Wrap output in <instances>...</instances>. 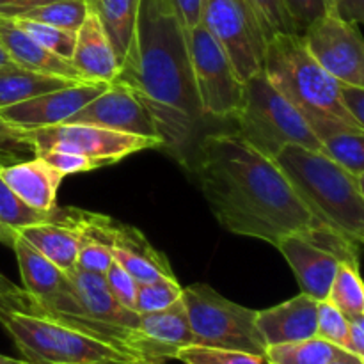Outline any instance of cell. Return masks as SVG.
<instances>
[{"mask_svg": "<svg viewBox=\"0 0 364 364\" xmlns=\"http://www.w3.org/2000/svg\"><path fill=\"white\" fill-rule=\"evenodd\" d=\"M25 141L36 153L70 151L100 160L103 166H114L134 153L149 148H162L160 141L139 135L121 134L91 124H55L23 132Z\"/></svg>", "mask_w": 364, "mask_h": 364, "instance_id": "cell-11", "label": "cell"}, {"mask_svg": "<svg viewBox=\"0 0 364 364\" xmlns=\"http://www.w3.org/2000/svg\"><path fill=\"white\" fill-rule=\"evenodd\" d=\"M36 156H41L45 162H48L53 169L59 171L63 176L77 173H89V171L105 167L100 160L91 159V156L78 155V153L70 151H41L36 153Z\"/></svg>", "mask_w": 364, "mask_h": 364, "instance_id": "cell-38", "label": "cell"}, {"mask_svg": "<svg viewBox=\"0 0 364 364\" xmlns=\"http://www.w3.org/2000/svg\"><path fill=\"white\" fill-rule=\"evenodd\" d=\"M341 348L318 336L291 343L270 345L265 358L270 364H327L333 361Z\"/></svg>", "mask_w": 364, "mask_h": 364, "instance_id": "cell-27", "label": "cell"}, {"mask_svg": "<svg viewBox=\"0 0 364 364\" xmlns=\"http://www.w3.org/2000/svg\"><path fill=\"white\" fill-rule=\"evenodd\" d=\"M283 2L295 27V34L299 36L313 21L334 11V0H283Z\"/></svg>", "mask_w": 364, "mask_h": 364, "instance_id": "cell-37", "label": "cell"}, {"mask_svg": "<svg viewBox=\"0 0 364 364\" xmlns=\"http://www.w3.org/2000/svg\"><path fill=\"white\" fill-rule=\"evenodd\" d=\"M85 4L102 23L116 53L117 64L123 70L134 53L141 0H85Z\"/></svg>", "mask_w": 364, "mask_h": 364, "instance_id": "cell-24", "label": "cell"}, {"mask_svg": "<svg viewBox=\"0 0 364 364\" xmlns=\"http://www.w3.org/2000/svg\"><path fill=\"white\" fill-rule=\"evenodd\" d=\"M107 235L114 262L123 267L139 284L174 277L169 259L156 251L137 228L119 224L109 217Z\"/></svg>", "mask_w": 364, "mask_h": 364, "instance_id": "cell-17", "label": "cell"}, {"mask_svg": "<svg viewBox=\"0 0 364 364\" xmlns=\"http://www.w3.org/2000/svg\"><path fill=\"white\" fill-rule=\"evenodd\" d=\"M327 364H364V359L358 358V355L350 354V352H347V350H343V348H341V350L338 352L336 358H334L333 361L327 363Z\"/></svg>", "mask_w": 364, "mask_h": 364, "instance_id": "cell-47", "label": "cell"}, {"mask_svg": "<svg viewBox=\"0 0 364 364\" xmlns=\"http://www.w3.org/2000/svg\"><path fill=\"white\" fill-rule=\"evenodd\" d=\"M11 247L14 249L18 267H20L23 290L28 299V309H34L52 301L66 284L68 274L53 265L41 252L36 251L20 235L14 238Z\"/></svg>", "mask_w": 364, "mask_h": 364, "instance_id": "cell-23", "label": "cell"}, {"mask_svg": "<svg viewBox=\"0 0 364 364\" xmlns=\"http://www.w3.org/2000/svg\"><path fill=\"white\" fill-rule=\"evenodd\" d=\"M70 84H75V80L25 70L18 64L0 68V109L16 105L25 100L66 87Z\"/></svg>", "mask_w": 364, "mask_h": 364, "instance_id": "cell-25", "label": "cell"}, {"mask_svg": "<svg viewBox=\"0 0 364 364\" xmlns=\"http://www.w3.org/2000/svg\"><path fill=\"white\" fill-rule=\"evenodd\" d=\"M345 350L364 359V316H350Z\"/></svg>", "mask_w": 364, "mask_h": 364, "instance_id": "cell-44", "label": "cell"}, {"mask_svg": "<svg viewBox=\"0 0 364 364\" xmlns=\"http://www.w3.org/2000/svg\"><path fill=\"white\" fill-rule=\"evenodd\" d=\"M0 323L32 364H141L135 354L28 309H2Z\"/></svg>", "mask_w": 364, "mask_h": 364, "instance_id": "cell-6", "label": "cell"}, {"mask_svg": "<svg viewBox=\"0 0 364 364\" xmlns=\"http://www.w3.org/2000/svg\"><path fill=\"white\" fill-rule=\"evenodd\" d=\"M20 237L32 245L63 272L71 274L77 269V256L82 242L80 223L77 212H70L64 220H46L43 224L25 228Z\"/></svg>", "mask_w": 364, "mask_h": 364, "instance_id": "cell-22", "label": "cell"}, {"mask_svg": "<svg viewBox=\"0 0 364 364\" xmlns=\"http://www.w3.org/2000/svg\"><path fill=\"white\" fill-rule=\"evenodd\" d=\"M201 25L247 80L263 68L267 38L247 0H203Z\"/></svg>", "mask_w": 364, "mask_h": 364, "instance_id": "cell-10", "label": "cell"}, {"mask_svg": "<svg viewBox=\"0 0 364 364\" xmlns=\"http://www.w3.org/2000/svg\"><path fill=\"white\" fill-rule=\"evenodd\" d=\"M327 301L347 318L364 316V284L358 263H341L329 288Z\"/></svg>", "mask_w": 364, "mask_h": 364, "instance_id": "cell-28", "label": "cell"}, {"mask_svg": "<svg viewBox=\"0 0 364 364\" xmlns=\"http://www.w3.org/2000/svg\"><path fill=\"white\" fill-rule=\"evenodd\" d=\"M117 80L151 114L162 146L191 171L199 141L210 134L196 92L185 28L169 0H141L132 59Z\"/></svg>", "mask_w": 364, "mask_h": 364, "instance_id": "cell-2", "label": "cell"}, {"mask_svg": "<svg viewBox=\"0 0 364 364\" xmlns=\"http://www.w3.org/2000/svg\"><path fill=\"white\" fill-rule=\"evenodd\" d=\"M247 4L258 18L267 41L276 34H295V27L283 0H247Z\"/></svg>", "mask_w": 364, "mask_h": 364, "instance_id": "cell-34", "label": "cell"}, {"mask_svg": "<svg viewBox=\"0 0 364 364\" xmlns=\"http://www.w3.org/2000/svg\"><path fill=\"white\" fill-rule=\"evenodd\" d=\"M87 13L89 9L85 0H53V2L34 7L21 18L77 32L84 23Z\"/></svg>", "mask_w": 364, "mask_h": 364, "instance_id": "cell-30", "label": "cell"}, {"mask_svg": "<svg viewBox=\"0 0 364 364\" xmlns=\"http://www.w3.org/2000/svg\"><path fill=\"white\" fill-rule=\"evenodd\" d=\"M0 308L2 309H28V299L23 288L0 274Z\"/></svg>", "mask_w": 364, "mask_h": 364, "instance_id": "cell-43", "label": "cell"}, {"mask_svg": "<svg viewBox=\"0 0 364 364\" xmlns=\"http://www.w3.org/2000/svg\"><path fill=\"white\" fill-rule=\"evenodd\" d=\"M309 55L338 82L364 85V41L361 25L334 11L313 21L301 34Z\"/></svg>", "mask_w": 364, "mask_h": 364, "instance_id": "cell-12", "label": "cell"}, {"mask_svg": "<svg viewBox=\"0 0 364 364\" xmlns=\"http://www.w3.org/2000/svg\"><path fill=\"white\" fill-rule=\"evenodd\" d=\"M28 153H34V149L25 141L23 132L9 127L0 117V167L25 160Z\"/></svg>", "mask_w": 364, "mask_h": 364, "instance_id": "cell-40", "label": "cell"}, {"mask_svg": "<svg viewBox=\"0 0 364 364\" xmlns=\"http://www.w3.org/2000/svg\"><path fill=\"white\" fill-rule=\"evenodd\" d=\"M71 64L87 80L112 84L119 77L121 68L117 64L112 45H110L100 20L91 11L77 31Z\"/></svg>", "mask_w": 364, "mask_h": 364, "instance_id": "cell-21", "label": "cell"}, {"mask_svg": "<svg viewBox=\"0 0 364 364\" xmlns=\"http://www.w3.org/2000/svg\"><path fill=\"white\" fill-rule=\"evenodd\" d=\"M0 178L18 198L23 199L32 208L41 212L57 210V191L64 176L41 156L34 155L32 159L2 166Z\"/></svg>", "mask_w": 364, "mask_h": 364, "instance_id": "cell-19", "label": "cell"}, {"mask_svg": "<svg viewBox=\"0 0 364 364\" xmlns=\"http://www.w3.org/2000/svg\"><path fill=\"white\" fill-rule=\"evenodd\" d=\"M334 13L343 20L363 25L364 0H334Z\"/></svg>", "mask_w": 364, "mask_h": 364, "instance_id": "cell-46", "label": "cell"}, {"mask_svg": "<svg viewBox=\"0 0 364 364\" xmlns=\"http://www.w3.org/2000/svg\"><path fill=\"white\" fill-rule=\"evenodd\" d=\"M181 294H183V288L180 287L176 277L141 283L137 288V297H135V311L139 315L162 311L180 301Z\"/></svg>", "mask_w": 364, "mask_h": 364, "instance_id": "cell-32", "label": "cell"}, {"mask_svg": "<svg viewBox=\"0 0 364 364\" xmlns=\"http://www.w3.org/2000/svg\"><path fill=\"white\" fill-rule=\"evenodd\" d=\"M185 38L203 114L212 119H231L240 107L244 80L203 25L185 31Z\"/></svg>", "mask_w": 364, "mask_h": 364, "instance_id": "cell-9", "label": "cell"}, {"mask_svg": "<svg viewBox=\"0 0 364 364\" xmlns=\"http://www.w3.org/2000/svg\"><path fill=\"white\" fill-rule=\"evenodd\" d=\"M340 102L343 109L364 127V85L340 82Z\"/></svg>", "mask_w": 364, "mask_h": 364, "instance_id": "cell-41", "label": "cell"}, {"mask_svg": "<svg viewBox=\"0 0 364 364\" xmlns=\"http://www.w3.org/2000/svg\"><path fill=\"white\" fill-rule=\"evenodd\" d=\"M28 311L50 316L121 350L135 354L134 341L139 327V313L121 306L110 294L105 277L98 274L75 269L68 274L66 284L52 301Z\"/></svg>", "mask_w": 364, "mask_h": 364, "instance_id": "cell-5", "label": "cell"}, {"mask_svg": "<svg viewBox=\"0 0 364 364\" xmlns=\"http://www.w3.org/2000/svg\"><path fill=\"white\" fill-rule=\"evenodd\" d=\"M191 171L215 219L231 233L277 245L318 223L274 160L237 132L206 134Z\"/></svg>", "mask_w": 364, "mask_h": 364, "instance_id": "cell-1", "label": "cell"}, {"mask_svg": "<svg viewBox=\"0 0 364 364\" xmlns=\"http://www.w3.org/2000/svg\"><path fill=\"white\" fill-rule=\"evenodd\" d=\"M0 364H32L25 359H13V358H7V355L0 354Z\"/></svg>", "mask_w": 364, "mask_h": 364, "instance_id": "cell-49", "label": "cell"}, {"mask_svg": "<svg viewBox=\"0 0 364 364\" xmlns=\"http://www.w3.org/2000/svg\"><path fill=\"white\" fill-rule=\"evenodd\" d=\"M194 343V334L181 299L162 311L139 315L134 350L146 363L160 364L166 359H176L181 348Z\"/></svg>", "mask_w": 364, "mask_h": 364, "instance_id": "cell-15", "label": "cell"}, {"mask_svg": "<svg viewBox=\"0 0 364 364\" xmlns=\"http://www.w3.org/2000/svg\"><path fill=\"white\" fill-rule=\"evenodd\" d=\"M318 301L301 294L274 308L256 311V327L267 347L316 336Z\"/></svg>", "mask_w": 364, "mask_h": 364, "instance_id": "cell-18", "label": "cell"}, {"mask_svg": "<svg viewBox=\"0 0 364 364\" xmlns=\"http://www.w3.org/2000/svg\"><path fill=\"white\" fill-rule=\"evenodd\" d=\"M294 270L302 294L326 301L341 262L326 249L309 242L302 233H291L276 245Z\"/></svg>", "mask_w": 364, "mask_h": 364, "instance_id": "cell-16", "label": "cell"}, {"mask_svg": "<svg viewBox=\"0 0 364 364\" xmlns=\"http://www.w3.org/2000/svg\"><path fill=\"white\" fill-rule=\"evenodd\" d=\"M0 43L9 53L14 64L25 70L38 71V73L52 75V77L68 78V80L84 82L87 78L82 77L71 60L55 55L50 50L43 48L34 41L20 25L11 18H0Z\"/></svg>", "mask_w": 364, "mask_h": 364, "instance_id": "cell-20", "label": "cell"}, {"mask_svg": "<svg viewBox=\"0 0 364 364\" xmlns=\"http://www.w3.org/2000/svg\"><path fill=\"white\" fill-rule=\"evenodd\" d=\"M237 134L262 155L274 159L284 146L320 151V141L299 110L277 91L262 70L244 80V92L233 114Z\"/></svg>", "mask_w": 364, "mask_h": 364, "instance_id": "cell-7", "label": "cell"}, {"mask_svg": "<svg viewBox=\"0 0 364 364\" xmlns=\"http://www.w3.org/2000/svg\"><path fill=\"white\" fill-rule=\"evenodd\" d=\"M105 283L109 287L110 294L114 295L117 302L124 308L135 311V297H137V288L139 283L123 269L121 265H117L116 262H112V265L109 267V270L105 272Z\"/></svg>", "mask_w": 364, "mask_h": 364, "instance_id": "cell-39", "label": "cell"}, {"mask_svg": "<svg viewBox=\"0 0 364 364\" xmlns=\"http://www.w3.org/2000/svg\"><path fill=\"white\" fill-rule=\"evenodd\" d=\"M75 212H77V210H75ZM112 262L114 258L110 245L105 244L103 240H100V238L91 237V235L82 231V242L77 256V269L89 274L105 276V272L109 270V267L112 265Z\"/></svg>", "mask_w": 364, "mask_h": 364, "instance_id": "cell-36", "label": "cell"}, {"mask_svg": "<svg viewBox=\"0 0 364 364\" xmlns=\"http://www.w3.org/2000/svg\"><path fill=\"white\" fill-rule=\"evenodd\" d=\"M66 123L91 124L121 134L155 139L162 144L151 114L142 105L134 89L121 80H114L102 95L82 107Z\"/></svg>", "mask_w": 364, "mask_h": 364, "instance_id": "cell-13", "label": "cell"}, {"mask_svg": "<svg viewBox=\"0 0 364 364\" xmlns=\"http://www.w3.org/2000/svg\"><path fill=\"white\" fill-rule=\"evenodd\" d=\"M176 359L183 364H270L265 355L226 350V348L199 347V345L181 348L176 354Z\"/></svg>", "mask_w": 364, "mask_h": 364, "instance_id": "cell-33", "label": "cell"}, {"mask_svg": "<svg viewBox=\"0 0 364 364\" xmlns=\"http://www.w3.org/2000/svg\"><path fill=\"white\" fill-rule=\"evenodd\" d=\"M48 2H53V0H0V18L16 20L34 7Z\"/></svg>", "mask_w": 364, "mask_h": 364, "instance_id": "cell-45", "label": "cell"}, {"mask_svg": "<svg viewBox=\"0 0 364 364\" xmlns=\"http://www.w3.org/2000/svg\"><path fill=\"white\" fill-rule=\"evenodd\" d=\"M109 85V82L98 80L75 82L66 87L45 92L16 105L4 107L0 109V117L9 127L21 132L55 127V124L66 123L75 112L102 95Z\"/></svg>", "mask_w": 364, "mask_h": 364, "instance_id": "cell-14", "label": "cell"}, {"mask_svg": "<svg viewBox=\"0 0 364 364\" xmlns=\"http://www.w3.org/2000/svg\"><path fill=\"white\" fill-rule=\"evenodd\" d=\"M18 25L21 31L27 32L38 45L43 48L50 50L55 55L63 57V59L71 60L75 50V39H77V32L66 31V28L53 27V25L41 23V21L27 20V18H16Z\"/></svg>", "mask_w": 364, "mask_h": 364, "instance_id": "cell-31", "label": "cell"}, {"mask_svg": "<svg viewBox=\"0 0 364 364\" xmlns=\"http://www.w3.org/2000/svg\"><path fill=\"white\" fill-rule=\"evenodd\" d=\"M169 4L185 31L201 25L203 0H169Z\"/></svg>", "mask_w": 364, "mask_h": 364, "instance_id": "cell-42", "label": "cell"}, {"mask_svg": "<svg viewBox=\"0 0 364 364\" xmlns=\"http://www.w3.org/2000/svg\"><path fill=\"white\" fill-rule=\"evenodd\" d=\"M194 345L265 355V341L256 327V311L228 301L205 283L191 284L181 294Z\"/></svg>", "mask_w": 364, "mask_h": 364, "instance_id": "cell-8", "label": "cell"}, {"mask_svg": "<svg viewBox=\"0 0 364 364\" xmlns=\"http://www.w3.org/2000/svg\"><path fill=\"white\" fill-rule=\"evenodd\" d=\"M141 364H153V363H141Z\"/></svg>", "mask_w": 364, "mask_h": 364, "instance_id": "cell-50", "label": "cell"}, {"mask_svg": "<svg viewBox=\"0 0 364 364\" xmlns=\"http://www.w3.org/2000/svg\"><path fill=\"white\" fill-rule=\"evenodd\" d=\"M320 151L352 173L364 178V132H340L320 142Z\"/></svg>", "mask_w": 364, "mask_h": 364, "instance_id": "cell-29", "label": "cell"}, {"mask_svg": "<svg viewBox=\"0 0 364 364\" xmlns=\"http://www.w3.org/2000/svg\"><path fill=\"white\" fill-rule=\"evenodd\" d=\"M263 71L320 142L340 132H364L341 105L340 82L309 55L299 34H276L267 41Z\"/></svg>", "mask_w": 364, "mask_h": 364, "instance_id": "cell-3", "label": "cell"}, {"mask_svg": "<svg viewBox=\"0 0 364 364\" xmlns=\"http://www.w3.org/2000/svg\"><path fill=\"white\" fill-rule=\"evenodd\" d=\"M348 318L329 301H320L316 306V336L336 347H347Z\"/></svg>", "mask_w": 364, "mask_h": 364, "instance_id": "cell-35", "label": "cell"}, {"mask_svg": "<svg viewBox=\"0 0 364 364\" xmlns=\"http://www.w3.org/2000/svg\"><path fill=\"white\" fill-rule=\"evenodd\" d=\"M55 212H41L28 206L0 178V242L11 245L21 230L53 219Z\"/></svg>", "mask_w": 364, "mask_h": 364, "instance_id": "cell-26", "label": "cell"}, {"mask_svg": "<svg viewBox=\"0 0 364 364\" xmlns=\"http://www.w3.org/2000/svg\"><path fill=\"white\" fill-rule=\"evenodd\" d=\"M13 59L9 57V53L6 52V48L2 46V43H0V68H7V66H13Z\"/></svg>", "mask_w": 364, "mask_h": 364, "instance_id": "cell-48", "label": "cell"}, {"mask_svg": "<svg viewBox=\"0 0 364 364\" xmlns=\"http://www.w3.org/2000/svg\"><path fill=\"white\" fill-rule=\"evenodd\" d=\"M272 160L318 223L363 244L364 178L348 173L322 151L302 146H284Z\"/></svg>", "mask_w": 364, "mask_h": 364, "instance_id": "cell-4", "label": "cell"}]
</instances>
